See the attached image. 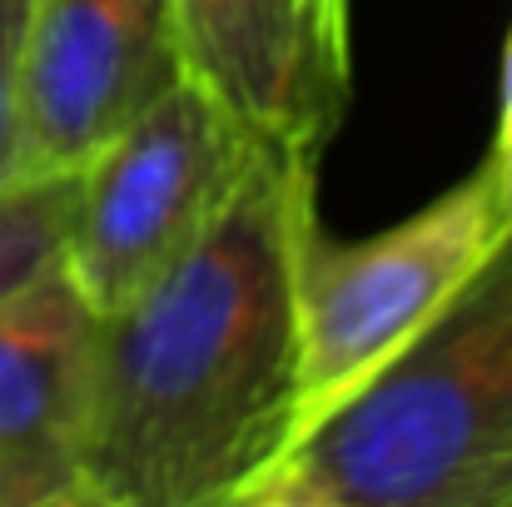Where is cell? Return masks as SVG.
Returning <instances> with one entry per match:
<instances>
[{"label":"cell","instance_id":"cell-1","mask_svg":"<svg viewBox=\"0 0 512 507\" xmlns=\"http://www.w3.org/2000/svg\"><path fill=\"white\" fill-rule=\"evenodd\" d=\"M314 179L259 155L170 269L95 319L80 483L110 507H224L289 463Z\"/></svg>","mask_w":512,"mask_h":507},{"label":"cell","instance_id":"cell-8","mask_svg":"<svg viewBox=\"0 0 512 507\" xmlns=\"http://www.w3.org/2000/svg\"><path fill=\"white\" fill-rule=\"evenodd\" d=\"M70 214L75 174H35L0 189V304L60 264Z\"/></svg>","mask_w":512,"mask_h":507},{"label":"cell","instance_id":"cell-11","mask_svg":"<svg viewBox=\"0 0 512 507\" xmlns=\"http://www.w3.org/2000/svg\"><path fill=\"white\" fill-rule=\"evenodd\" d=\"M478 169L488 174V189H493V209H498L503 234H512V125L493 135V150H488V160Z\"/></svg>","mask_w":512,"mask_h":507},{"label":"cell","instance_id":"cell-9","mask_svg":"<svg viewBox=\"0 0 512 507\" xmlns=\"http://www.w3.org/2000/svg\"><path fill=\"white\" fill-rule=\"evenodd\" d=\"M35 0H0V189L20 184V110H25V55H30Z\"/></svg>","mask_w":512,"mask_h":507},{"label":"cell","instance_id":"cell-10","mask_svg":"<svg viewBox=\"0 0 512 507\" xmlns=\"http://www.w3.org/2000/svg\"><path fill=\"white\" fill-rule=\"evenodd\" d=\"M224 507H348V503H343V498H334L329 488L309 483L304 473H294V468H279L269 483L249 488L244 498H234V503H224Z\"/></svg>","mask_w":512,"mask_h":507},{"label":"cell","instance_id":"cell-13","mask_svg":"<svg viewBox=\"0 0 512 507\" xmlns=\"http://www.w3.org/2000/svg\"><path fill=\"white\" fill-rule=\"evenodd\" d=\"M512 125V30H508V50H503V75H498V130Z\"/></svg>","mask_w":512,"mask_h":507},{"label":"cell","instance_id":"cell-12","mask_svg":"<svg viewBox=\"0 0 512 507\" xmlns=\"http://www.w3.org/2000/svg\"><path fill=\"white\" fill-rule=\"evenodd\" d=\"M25 507H110L95 488H85V483H75V488H65V493H55V498H40V503H25Z\"/></svg>","mask_w":512,"mask_h":507},{"label":"cell","instance_id":"cell-3","mask_svg":"<svg viewBox=\"0 0 512 507\" xmlns=\"http://www.w3.org/2000/svg\"><path fill=\"white\" fill-rule=\"evenodd\" d=\"M503 239L483 169L358 244L314 224L294 284V448L423 334Z\"/></svg>","mask_w":512,"mask_h":507},{"label":"cell","instance_id":"cell-2","mask_svg":"<svg viewBox=\"0 0 512 507\" xmlns=\"http://www.w3.org/2000/svg\"><path fill=\"white\" fill-rule=\"evenodd\" d=\"M284 468L348 507H512V234Z\"/></svg>","mask_w":512,"mask_h":507},{"label":"cell","instance_id":"cell-5","mask_svg":"<svg viewBox=\"0 0 512 507\" xmlns=\"http://www.w3.org/2000/svg\"><path fill=\"white\" fill-rule=\"evenodd\" d=\"M179 75L264 155L319 165L348 105V0H170Z\"/></svg>","mask_w":512,"mask_h":507},{"label":"cell","instance_id":"cell-4","mask_svg":"<svg viewBox=\"0 0 512 507\" xmlns=\"http://www.w3.org/2000/svg\"><path fill=\"white\" fill-rule=\"evenodd\" d=\"M264 150L184 75L75 169L60 269L100 314L135 299L209 229Z\"/></svg>","mask_w":512,"mask_h":507},{"label":"cell","instance_id":"cell-6","mask_svg":"<svg viewBox=\"0 0 512 507\" xmlns=\"http://www.w3.org/2000/svg\"><path fill=\"white\" fill-rule=\"evenodd\" d=\"M179 80L170 0H35L20 169L75 174Z\"/></svg>","mask_w":512,"mask_h":507},{"label":"cell","instance_id":"cell-7","mask_svg":"<svg viewBox=\"0 0 512 507\" xmlns=\"http://www.w3.org/2000/svg\"><path fill=\"white\" fill-rule=\"evenodd\" d=\"M95 309L55 264L0 304V507L80 483Z\"/></svg>","mask_w":512,"mask_h":507}]
</instances>
